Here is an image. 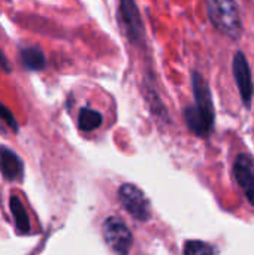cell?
I'll return each instance as SVG.
<instances>
[{
	"label": "cell",
	"instance_id": "12",
	"mask_svg": "<svg viewBox=\"0 0 254 255\" xmlns=\"http://www.w3.org/2000/svg\"><path fill=\"white\" fill-rule=\"evenodd\" d=\"M103 117L100 112L90 109V108H82L78 115V126L82 131H93L102 126Z\"/></svg>",
	"mask_w": 254,
	"mask_h": 255
},
{
	"label": "cell",
	"instance_id": "6",
	"mask_svg": "<svg viewBox=\"0 0 254 255\" xmlns=\"http://www.w3.org/2000/svg\"><path fill=\"white\" fill-rule=\"evenodd\" d=\"M235 179L244 190L249 202L254 205V160L247 154H240L234 164Z\"/></svg>",
	"mask_w": 254,
	"mask_h": 255
},
{
	"label": "cell",
	"instance_id": "5",
	"mask_svg": "<svg viewBox=\"0 0 254 255\" xmlns=\"http://www.w3.org/2000/svg\"><path fill=\"white\" fill-rule=\"evenodd\" d=\"M232 69H234V78L237 81L243 103L249 108L252 105L254 87L253 79H252V70H250V66H249V61H247V57L244 55V52L238 51L234 55Z\"/></svg>",
	"mask_w": 254,
	"mask_h": 255
},
{
	"label": "cell",
	"instance_id": "3",
	"mask_svg": "<svg viewBox=\"0 0 254 255\" xmlns=\"http://www.w3.org/2000/svg\"><path fill=\"white\" fill-rule=\"evenodd\" d=\"M118 197L124 209L138 221H148L151 217L150 202L145 194L133 184H124L118 190Z\"/></svg>",
	"mask_w": 254,
	"mask_h": 255
},
{
	"label": "cell",
	"instance_id": "9",
	"mask_svg": "<svg viewBox=\"0 0 254 255\" xmlns=\"http://www.w3.org/2000/svg\"><path fill=\"white\" fill-rule=\"evenodd\" d=\"M24 166L21 158L7 146H0V173L7 181H16L22 176Z\"/></svg>",
	"mask_w": 254,
	"mask_h": 255
},
{
	"label": "cell",
	"instance_id": "15",
	"mask_svg": "<svg viewBox=\"0 0 254 255\" xmlns=\"http://www.w3.org/2000/svg\"><path fill=\"white\" fill-rule=\"evenodd\" d=\"M0 67H1L6 73L10 72V66H9V63H7V60H6V57H4V54H3L1 49H0Z\"/></svg>",
	"mask_w": 254,
	"mask_h": 255
},
{
	"label": "cell",
	"instance_id": "10",
	"mask_svg": "<svg viewBox=\"0 0 254 255\" xmlns=\"http://www.w3.org/2000/svg\"><path fill=\"white\" fill-rule=\"evenodd\" d=\"M9 208H10V212L13 215L16 230L21 235L28 233L31 230V224H30V220H28V214H27V211H25V208H24V205H22V202L19 200L18 196H10Z\"/></svg>",
	"mask_w": 254,
	"mask_h": 255
},
{
	"label": "cell",
	"instance_id": "7",
	"mask_svg": "<svg viewBox=\"0 0 254 255\" xmlns=\"http://www.w3.org/2000/svg\"><path fill=\"white\" fill-rule=\"evenodd\" d=\"M192 84H193V94H195V106L205 114L208 118L214 120V105L211 97V90L204 79V76L198 72L192 75Z\"/></svg>",
	"mask_w": 254,
	"mask_h": 255
},
{
	"label": "cell",
	"instance_id": "1",
	"mask_svg": "<svg viewBox=\"0 0 254 255\" xmlns=\"http://www.w3.org/2000/svg\"><path fill=\"white\" fill-rule=\"evenodd\" d=\"M208 16L216 28L232 39H238L243 31L240 10L235 0H208Z\"/></svg>",
	"mask_w": 254,
	"mask_h": 255
},
{
	"label": "cell",
	"instance_id": "14",
	"mask_svg": "<svg viewBox=\"0 0 254 255\" xmlns=\"http://www.w3.org/2000/svg\"><path fill=\"white\" fill-rule=\"evenodd\" d=\"M0 120H3L4 124H6L10 130L18 131V123H16L13 114H12L3 103H0Z\"/></svg>",
	"mask_w": 254,
	"mask_h": 255
},
{
	"label": "cell",
	"instance_id": "13",
	"mask_svg": "<svg viewBox=\"0 0 254 255\" xmlns=\"http://www.w3.org/2000/svg\"><path fill=\"white\" fill-rule=\"evenodd\" d=\"M184 255H214V248L201 241H189L184 247Z\"/></svg>",
	"mask_w": 254,
	"mask_h": 255
},
{
	"label": "cell",
	"instance_id": "11",
	"mask_svg": "<svg viewBox=\"0 0 254 255\" xmlns=\"http://www.w3.org/2000/svg\"><path fill=\"white\" fill-rule=\"evenodd\" d=\"M21 60H22V64L28 70H33V72H39V70L45 69V66H46L45 54L36 46L22 48L21 49Z\"/></svg>",
	"mask_w": 254,
	"mask_h": 255
},
{
	"label": "cell",
	"instance_id": "2",
	"mask_svg": "<svg viewBox=\"0 0 254 255\" xmlns=\"http://www.w3.org/2000/svg\"><path fill=\"white\" fill-rule=\"evenodd\" d=\"M102 232H103L105 242L115 254H129L132 244H133V236H132L129 227L124 224V221H121L117 217H111L103 223Z\"/></svg>",
	"mask_w": 254,
	"mask_h": 255
},
{
	"label": "cell",
	"instance_id": "8",
	"mask_svg": "<svg viewBox=\"0 0 254 255\" xmlns=\"http://www.w3.org/2000/svg\"><path fill=\"white\" fill-rule=\"evenodd\" d=\"M184 120H186V124L190 128V131H193L196 136H201V137H207L214 127V120H211L205 114H202L195 105L186 108Z\"/></svg>",
	"mask_w": 254,
	"mask_h": 255
},
{
	"label": "cell",
	"instance_id": "4",
	"mask_svg": "<svg viewBox=\"0 0 254 255\" xmlns=\"http://www.w3.org/2000/svg\"><path fill=\"white\" fill-rule=\"evenodd\" d=\"M120 19L129 40L135 45H144L145 28L135 0H120Z\"/></svg>",
	"mask_w": 254,
	"mask_h": 255
}]
</instances>
